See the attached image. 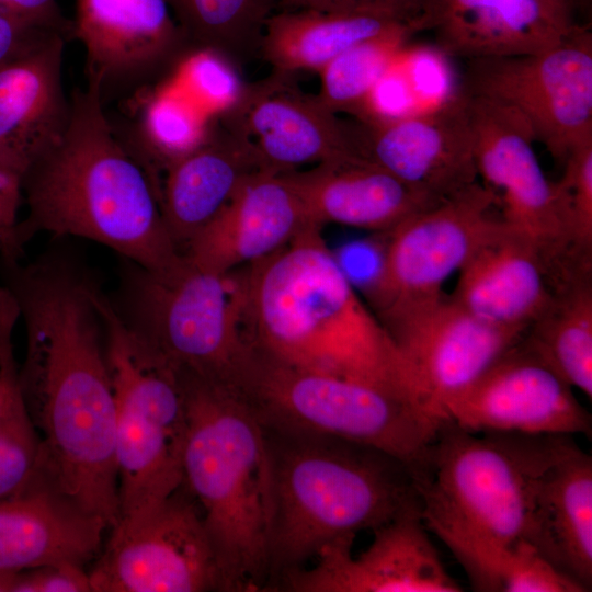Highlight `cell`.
I'll return each mask as SVG.
<instances>
[{
  "mask_svg": "<svg viewBox=\"0 0 592 592\" xmlns=\"http://www.w3.org/2000/svg\"><path fill=\"white\" fill-rule=\"evenodd\" d=\"M96 288L62 258L31 262L8 282L25 329L18 382L39 441L37 468L111 528L118 519L116 406Z\"/></svg>",
  "mask_w": 592,
  "mask_h": 592,
  "instance_id": "1",
  "label": "cell"
},
{
  "mask_svg": "<svg viewBox=\"0 0 592 592\" xmlns=\"http://www.w3.org/2000/svg\"><path fill=\"white\" fill-rule=\"evenodd\" d=\"M451 297L476 318L524 332L547 309L558 286L542 252L506 225L462 266Z\"/></svg>",
  "mask_w": 592,
  "mask_h": 592,
  "instance_id": "22",
  "label": "cell"
},
{
  "mask_svg": "<svg viewBox=\"0 0 592 592\" xmlns=\"http://www.w3.org/2000/svg\"><path fill=\"white\" fill-rule=\"evenodd\" d=\"M462 91L511 110L563 163L592 140V33L577 24L539 53L469 60Z\"/></svg>",
  "mask_w": 592,
  "mask_h": 592,
  "instance_id": "11",
  "label": "cell"
},
{
  "mask_svg": "<svg viewBox=\"0 0 592 592\" xmlns=\"http://www.w3.org/2000/svg\"><path fill=\"white\" fill-rule=\"evenodd\" d=\"M559 22L571 29L574 22V10L578 9L577 0H538Z\"/></svg>",
  "mask_w": 592,
  "mask_h": 592,
  "instance_id": "43",
  "label": "cell"
},
{
  "mask_svg": "<svg viewBox=\"0 0 592 592\" xmlns=\"http://www.w3.org/2000/svg\"><path fill=\"white\" fill-rule=\"evenodd\" d=\"M242 328L261 352L312 372L364 382L421 408L409 363L310 225L271 255L239 269Z\"/></svg>",
  "mask_w": 592,
  "mask_h": 592,
  "instance_id": "2",
  "label": "cell"
},
{
  "mask_svg": "<svg viewBox=\"0 0 592 592\" xmlns=\"http://www.w3.org/2000/svg\"><path fill=\"white\" fill-rule=\"evenodd\" d=\"M109 530L36 467L19 489L0 498V573L54 563L84 567L101 553Z\"/></svg>",
  "mask_w": 592,
  "mask_h": 592,
  "instance_id": "21",
  "label": "cell"
},
{
  "mask_svg": "<svg viewBox=\"0 0 592 592\" xmlns=\"http://www.w3.org/2000/svg\"><path fill=\"white\" fill-rule=\"evenodd\" d=\"M282 174L310 219L387 232L413 214L441 202L357 156L320 162Z\"/></svg>",
  "mask_w": 592,
  "mask_h": 592,
  "instance_id": "25",
  "label": "cell"
},
{
  "mask_svg": "<svg viewBox=\"0 0 592 592\" xmlns=\"http://www.w3.org/2000/svg\"><path fill=\"white\" fill-rule=\"evenodd\" d=\"M358 157L410 187L442 201L477 182L467 98L383 122L354 121Z\"/></svg>",
  "mask_w": 592,
  "mask_h": 592,
  "instance_id": "17",
  "label": "cell"
},
{
  "mask_svg": "<svg viewBox=\"0 0 592 592\" xmlns=\"http://www.w3.org/2000/svg\"><path fill=\"white\" fill-rule=\"evenodd\" d=\"M555 182L563 206L576 252L592 260V140L576 148L565 160Z\"/></svg>",
  "mask_w": 592,
  "mask_h": 592,
  "instance_id": "35",
  "label": "cell"
},
{
  "mask_svg": "<svg viewBox=\"0 0 592 592\" xmlns=\"http://www.w3.org/2000/svg\"><path fill=\"white\" fill-rule=\"evenodd\" d=\"M231 386L265 429L368 446L413 473L423 465L442 424L387 389L284 363L251 343Z\"/></svg>",
  "mask_w": 592,
  "mask_h": 592,
  "instance_id": "7",
  "label": "cell"
},
{
  "mask_svg": "<svg viewBox=\"0 0 592 592\" xmlns=\"http://www.w3.org/2000/svg\"><path fill=\"white\" fill-rule=\"evenodd\" d=\"M444 421L471 433L591 436L592 418L522 338L444 408Z\"/></svg>",
  "mask_w": 592,
  "mask_h": 592,
  "instance_id": "14",
  "label": "cell"
},
{
  "mask_svg": "<svg viewBox=\"0 0 592 592\" xmlns=\"http://www.w3.org/2000/svg\"><path fill=\"white\" fill-rule=\"evenodd\" d=\"M140 101L135 158L160 185V172L204 141L213 118L168 79Z\"/></svg>",
  "mask_w": 592,
  "mask_h": 592,
  "instance_id": "30",
  "label": "cell"
},
{
  "mask_svg": "<svg viewBox=\"0 0 592 592\" xmlns=\"http://www.w3.org/2000/svg\"><path fill=\"white\" fill-rule=\"evenodd\" d=\"M0 15L27 24L70 34L67 20L57 0H0Z\"/></svg>",
  "mask_w": 592,
  "mask_h": 592,
  "instance_id": "39",
  "label": "cell"
},
{
  "mask_svg": "<svg viewBox=\"0 0 592 592\" xmlns=\"http://www.w3.org/2000/svg\"><path fill=\"white\" fill-rule=\"evenodd\" d=\"M365 551L352 556L353 540L325 546L311 568L282 576L271 591L288 592H459L430 539L420 506L374 531Z\"/></svg>",
  "mask_w": 592,
  "mask_h": 592,
  "instance_id": "15",
  "label": "cell"
},
{
  "mask_svg": "<svg viewBox=\"0 0 592 592\" xmlns=\"http://www.w3.org/2000/svg\"><path fill=\"white\" fill-rule=\"evenodd\" d=\"M384 326L410 365L422 407L440 422L445 406L525 334L489 325L444 294Z\"/></svg>",
  "mask_w": 592,
  "mask_h": 592,
  "instance_id": "16",
  "label": "cell"
},
{
  "mask_svg": "<svg viewBox=\"0 0 592 592\" xmlns=\"http://www.w3.org/2000/svg\"><path fill=\"white\" fill-rule=\"evenodd\" d=\"M406 25L419 30L417 15L394 9L275 11L265 24L259 55L273 71L319 72L348 48Z\"/></svg>",
  "mask_w": 592,
  "mask_h": 592,
  "instance_id": "28",
  "label": "cell"
},
{
  "mask_svg": "<svg viewBox=\"0 0 592 592\" xmlns=\"http://www.w3.org/2000/svg\"><path fill=\"white\" fill-rule=\"evenodd\" d=\"M417 22L446 56L468 60L539 53L576 26H565L538 0H418Z\"/></svg>",
  "mask_w": 592,
  "mask_h": 592,
  "instance_id": "24",
  "label": "cell"
},
{
  "mask_svg": "<svg viewBox=\"0 0 592 592\" xmlns=\"http://www.w3.org/2000/svg\"><path fill=\"white\" fill-rule=\"evenodd\" d=\"M66 36L49 32L0 65V153L23 173L68 123L70 100L61 79Z\"/></svg>",
  "mask_w": 592,
  "mask_h": 592,
  "instance_id": "23",
  "label": "cell"
},
{
  "mask_svg": "<svg viewBox=\"0 0 592 592\" xmlns=\"http://www.w3.org/2000/svg\"><path fill=\"white\" fill-rule=\"evenodd\" d=\"M109 532L89 571L92 592H228L201 511L183 485Z\"/></svg>",
  "mask_w": 592,
  "mask_h": 592,
  "instance_id": "12",
  "label": "cell"
},
{
  "mask_svg": "<svg viewBox=\"0 0 592 592\" xmlns=\"http://www.w3.org/2000/svg\"><path fill=\"white\" fill-rule=\"evenodd\" d=\"M531 544L591 591L592 457L574 441L540 478Z\"/></svg>",
  "mask_w": 592,
  "mask_h": 592,
  "instance_id": "27",
  "label": "cell"
},
{
  "mask_svg": "<svg viewBox=\"0 0 592 592\" xmlns=\"http://www.w3.org/2000/svg\"><path fill=\"white\" fill-rule=\"evenodd\" d=\"M524 341L572 388L592 399V275L559 286Z\"/></svg>",
  "mask_w": 592,
  "mask_h": 592,
  "instance_id": "29",
  "label": "cell"
},
{
  "mask_svg": "<svg viewBox=\"0 0 592 592\" xmlns=\"http://www.w3.org/2000/svg\"><path fill=\"white\" fill-rule=\"evenodd\" d=\"M190 47L243 62L259 55L265 24L280 0H166Z\"/></svg>",
  "mask_w": 592,
  "mask_h": 592,
  "instance_id": "31",
  "label": "cell"
},
{
  "mask_svg": "<svg viewBox=\"0 0 592 592\" xmlns=\"http://www.w3.org/2000/svg\"><path fill=\"white\" fill-rule=\"evenodd\" d=\"M103 96L101 80L87 75L86 88L71 95L61 137L26 169L16 247L23 255L38 234L76 237L147 270H167L181 253L164 225L159 187L119 140Z\"/></svg>",
  "mask_w": 592,
  "mask_h": 592,
  "instance_id": "3",
  "label": "cell"
},
{
  "mask_svg": "<svg viewBox=\"0 0 592 592\" xmlns=\"http://www.w3.org/2000/svg\"><path fill=\"white\" fill-rule=\"evenodd\" d=\"M505 226L497 195L475 182L383 235L379 278L367 295L382 322L439 299L444 282Z\"/></svg>",
  "mask_w": 592,
  "mask_h": 592,
  "instance_id": "10",
  "label": "cell"
},
{
  "mask_svg": "<svg viewBox=\"0 0 592 592\" xmlns=\"http://www.w3.org/2000/svg\"><path fill=\"white\" fill-rule=\"evenodd\" d=\"M492 592H587L531 543L503 553L493 569Z\"/></svg>",
  "mask_w": 592,
  "mask_h": 592,
  "instance_id": "34",
  "label": "cell"
},
{
  "mask_svg": "<svg viewBox=\"0 0 592 592\" xmlns=\"http://www.w3.org/2000/svg\"><path fill=\"white\" fill-rule=\"evenodd\" d=\"M39 441L21 392L0 418V498L19 489L35 471Z\"/></svg>",
  "mask_w": 592,
  "mask_h": 592,
  "instance_id": "36",
  "label": "cell"
},
{
  "mask_svg": "<svg viewBox=\"0 0 592 592\" xmlns=\"http://www.w3.org/2000/svg\"><path fill=\"white\" fill-rule=\"evenodd\" d=\"M310 225L317 224L289 182L262 170L241 183L181 254L202 269L231 273L271 255Z\"/></svg>",
  "mask_w": 592,
  "mask_h": 592,
  "instance_id": "19",
  "label": "cell"
},
{
  "mask_svg": "<svg viewBox=\"0 0 592 592\" xmlns=\"http://www.w3.org/2000/svg\"><path fill=\"white\" fill-rule=\"evenodd\" d=\"M181 376L187 408L182 485L201 511L228 591H264L272 519L265 430L231 385Z\"/></svg>",
  "mask_w": 592,
  "mask_h": 592,
  "instance_id": "6",
  "label": "cell"
},
{
  "mask_svg": "<svg viewBox=\"0 0 592 592\" xmlns=\"http://www.w3.org/2000/svg\"><path fill=\"white\" fill-rule=\"evenodd\" d=\"M49 32H58L0 15V65Z\"/></svg>",
  "mask_w": 592,
  "mask_h": 592,
  "instance_id": "41",
  "label": "cell"
},
{
  "mask_svg": "<svg viewBox=\"0 0 592 592\" xmlns=\"http://www.w3.org/2000/svg\"><path fill=\"white\" fill-rule=\"evenodd\" d=\"M572 442L570 435L471 433L441 424L414 474L420 513L475 591L489 592L501 554L531 543L540 478Z\"/></svg>",
  "mask_w": 592,
  "mask_h": 592,
  "instance_id": "4",
  "label": "cell"
},
{
  "mask_svg": "<svg viewBox=\"0 0 592 592\" xmlns=\"http://www.w3.org/2000/svg\"><path fill=\"white\" fill-rule=\"evenodd\" d=\"M262 170L244 134L224 116L213 118L204 141L170 164L160 180L162 218L179 252L249 175Z\"/></svg>",
  "mask_w": 592,
  "mask_h": 592,
  "instance_id": "26",
  "label": "cell"
},
{
  "mask_svg": "<svg viewBox=\"0 0 592 592\" xmlns=\"http://www.w3.org/2000/svg\"><path fill=\"white\" fill-rule=\"evenodd\" d=\"M95 295L116 406L118 521L181 487L187 408L180 372L123 320L101 289Z\"/></svg>",
  "mask_w": 592,
  "mask_h": 592,
  "instance_id": "8",
  "label": "cell"
},
{
  "mask_svg": "<svg viewBox=\"0 0 592 592\" xmlns=\"http://www.w3.org/2000/svg\"><path fill=\"white\" fill-rule=\"evenodd\" d=\"M14 350H0V418L20 395Z\"/></svg>",
  "mask_w": 592,
  "mask_h": 592,
  "instance_id": "42",
  "label": "cell"
},
{
  "mask_svg": "<svg viewBox=\"0 0 592 592\" xmlns=\"http://www.w3.org/2000/svg\"><path fill=\"white\" fill-rule=\"evenodd\" d=\"M23 171L0 153V262L22 259L15 229L23 203Z\"/></svg>",
  "mask_w": 592,
  "mask_h": 592,
  "instance_id": "37",
  "label": "cell"
},
{
  "mask_svg": "<svg viewBox=\"0 0 592 592\" xmlns=\"http://www.w3.org/2000/svg\"><path fill=\"white\" fill-rule=\"evenodd\" d=\"M124 261L111 300L123 320L181 374L232 384L250 349L239 270L216 273L183 254L163 271Z\"/></svg>",
  "mask_w": 592,
  "mask_h": 592,
  "instance_id": "9",
  "label": "cell"
},
{
  "mask_svg": "<svg viewBox=\"0 0 592 592\" xmlns=\"http://www.w3.org/2000/svg\"><path fill=\"white\" fill-rule=\"evenodd\" d=\"M303 9H394L417 15L418 0H280L276 11Z\"/></svg>",
  "mask_w": 592,
  "mask_h": 592,
  "instance_id": "40",
  "label": "cell"
},
{
  "mask_svg": "<svg viewBox=\"0 0 592 592\" xmlns=\"http://www.w3.org/2000/svg\"><path fill=\"white\" fill-rule=\"evenodd\" d=\"M588 0H577L578 7L587 3Z\"/></svg>",
  "mask_w": 592,
  "mask_h": 592,
  "instance_id": "45",
  "label": "cell"
},
{
  "mask_svg": "<svg viewBox=\"0 0 592 592\" xmlns=\"http://www.w3.org/2000/svg\"><path fill=\"white\" fill-rule=\"evenodd\" d=\"M264 428V426H263ZM272 467L271 591L327 545L420 506L412 469L378 449L265 429Z\"/></svg>",
  "mask_w": 592,
  "mask_h": 592,
  "instance_id": "5",
  "label": "cell"
},
{
  "mask_svg": "<svg viewBox=\"0 0 592 592\" xmlns=\"http://www.w3.org/2000/svg\"><path fill=\"white\" fill-rule=\"evenodd\" d=\"M465 95L477 173L497 195L504 224L535 244L556 274L592 267L573 248L556 184L539 164L527 125L494 101Z\"/></svg>",
  "mask_w": 592,
  "mask_h": 592,
  "instance_id": "13",
  "label": "cell"
},
{
  "mask_svg": "<svg viewBox=\"0 0 592 592\" xmlns=\"http://www.w3.org/2000/svg\"><path fill=\"white\" fill-rule=\"evenodd\" d=\"M89 572L73 563L46 565L13 574L11 592H91Z\"/></svg>",
  "mask_w": 592,
  "mask_h": 592,
  "instance_id": "38",
  "label": "cell"
},
{
  "mask_svg": "<svg viewBox=\"0 0 592 592\" xmlns=\"http://www.w3.org/2000/svg\"><path fill=\"white\" fill-rule=\"evenodd\" d=\"M220 116L244 134L269 172L357 156L354 123L340 118L316 94L301 91L289 73L272 71L246 86L236 105Z\"/></svg>",
  "mask_w": 592,
  "mask_h": 592,
  "instance_id": "18",
  "label": "cell"
},
{
  "mask_svg": "<svg viewBox=\"0 0 592 592\" xmlns=\"http://www.w3.org/2000/svg\"><path fill=\"white\" fill-rule=\"evenodd\" d=\"M70 35L84 47L87 75L103 93L180 58L189 42L166 0H75Z\"/></svg>",
  "mask_w": 592,
  "mask_h": 592,
  "instance_id": "20",
  "label": "cell"
},
{
  "mask_svg": "<svg viewBox=\"0 0 592 592\" xmlns=\"http://www.w3.org/2000/svg\"><path fill=\"white\" fill-rule=\"evenodd\" d=\"M417 32V26L406 25L348 48L318 72L316 95L332 112L358 117L377 81Z\"/></svg>",
  "mask_w": 592,
  "mask_h": 592,
  "instance_id": "32",
  "label": "cell"
},
{
  "mask_svg": "<svg viewBox=\"0 0 592 592\" xmlns=\"http://www.w3.org/2000/svg\"><path fill=\"white\" fill-rule=\"evenodd\" d=\"M168 80L210 118L231 110L246 87L234 62L209 48H192L184 53Z\"/></svg>",
  "mask_w": 592,
  "mask_h": 592,
  "instance_id": "33",
  "label": "cell"
},
{
  "mask_svg": "<svg viewBox=\"0 0 592 592\" xmlns=\"http://www.w3.org/2000/svg\"><path fill=\"white\" fill-rule=\"evenodd\" d=\"M14 573H0V592H11Z\"/></svg>",
  "mask_w": 592,
  "mask_h": 592,
  "instance_id": "44",
  "label": "cell"
}]
</instances>
